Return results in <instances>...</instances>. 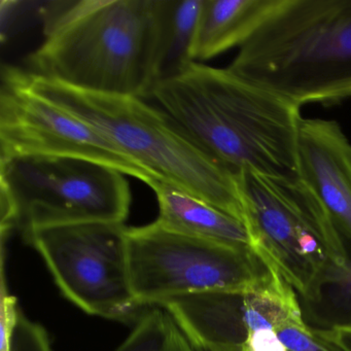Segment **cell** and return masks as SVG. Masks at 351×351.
I'll return each mask as SVG.
<instances>
[{"instance_id":"cell-8","label":"cell","mask_w":351,"mask_h":351,"mask_svg":"<svg viewBox=\"0 0 351 351\" xmlns=\"http://www.w3.org/2000/svg\"><path fill=\"white\" fill-rule=\"evenodd\" d=\"M63 295L92 315L127 322L141 307L129 275L124 223L88 221L24 233Z\"/></svg>"},{"instance_id":"cell-11","label":"cell","mask_w":351,"mask_h":351,"mask_svg":"<svg viewBox=\"0 0 351 351\" xmlns=\"http://www.w3.org/2000/svg\"><path fill=\"white\" fill-rule=\"evenodd\" d=\"M298 152L300 176L351 247L350 141L335 121L302 118Z\"/></svg>"},{"instance_id":"cell-10","label":"cell","mask_w":351,"mask_h":351,"mask_svg":"<svg viewBox=\"0 0 351 351\" xmlns=\"http://www.w3.org/2000/svg\"><path fill=\"white\" fill-rule=\"evenodd\" d=\"M159 306L196 351H244L258 330L306 326L297 293L278 272L252 289L178 295Z\"/></svg>"},{"instance_id":"cell-3","label":"cell","mask_w":351,"mask_h":351,"mask_svg":"<svg viewBox=\"0 0 351 351\" xmlns=\"http://www.w3.org/2000/svg\"><path fill=\"white\" fill-rule=\"evenodd\" d=\"M36 95L83 121L149 172L244 223L236 176L162 108L134 96L82 91L18 69Z\"/></svg>"},{"instance_id":"cell-15","label":"cell","mask_w":351,"mask_h":351,"mask_svg":"<svg viewBox=\"0 0 351 351\" xmlns=\"http://www.w3.org/2000/svg\"><path fill=\"white\" fill-rule=\"evenodd\" d=\"M343 265L330 263L308 295L300 297L302 317L308 328L322 332L351 328V247Z\"/></svg>"},{"instance_id":"cell-7","label":"cell","mask_w":351,"mask_h":351,"mask_svg":"<svg viewBox=\"0 0 351 351\" xmlns=\"http://www.w3.org/2000/svg\"><path fill=\"white\" fill-rule=\"evenodd\" d=\"M127 250L131 287L141 307L178 295L252 289L277 273L254 248L176 233L157 221L127 228Z\"/></svg>"},{"instance_id":"cell-1","label":"cell","mask_w":351,"mask_h":351,"mask_svg":"<svg viewBox=\"0 0 351 351\" xmlns=\"http://www.w3.org/2000/svg\"><path fill=\"white\" fill-rule=\"evenodd\" d=\"M196 145L234 176L300 178V106L229 69L193 62L151 96Z\"/></svg>"},{"instance_id":"cell-13","label":"cell","mask_w":351,"mask_h":351,"mask_svg":"<svg viewBox=\"0 0 351 351\" xmlns=\"http://www.w3.org/2000/svg\"><path fill=\"white\" fill-rule=\"evenodd\" d=\"M149 188L157 197L159 217L156 221L162 227L225 245L254 248L250 232L240 219L168 182L156 180Z\"/></svg>"},{"instance_id":"cell-17","label":"cell","mask_w":351,"mask_h":351,"mask_svg":"<svg viewBox=\"0 0 351 351\" xmlns=\"http://www.w3.org/2000/svg\"><path fill=\"white\" fill-rule=\"evenodd\" d=\"M277 336L289 351H347L332 332L313 330L307 326L279 328Z\"/></svg>"},{"instance_id":"cell-18","label":"cell","mask_w":351,"mask_h":351,"mask_svg":"<svg viewBox=\"0 0 351 351\" xmlns=\"http://www.w3.org/2000/svg\"><path fill=\"white\" fill-rule=\"evenodd\" d=\"M11 351H52V349L46 330L20 311L12 337Z\"/></svg>"},{"instance_id":"cell-20","label":"cell","mask_w":351,"mask_h":351,"mask_svg":"<svg viewBox=\"0 0 351 351\" xmlns=\"http://www.w3.org/2000/svg\"><path fill=\"white\" fill-rule=\"evenodd\" d=\"M332 334H334L337 341H338L347 351H351V328H348V330H334Z\"/></svg>"},{"instance_id":"cell-9","label":"cell","mask_w":351,"mask_h":351,"mask_svg":"<svg viewBox=\"0 0 351 351\" xmlns=\"http://www.w3.org/2000/svg\"><path fill=\"white\" fill-rule=\"evenodd\" d=\"M24 156L96 162L149 186L157 180L97 130L34 93L17 67L5 66L0 87V160Z\"/></svg>"},{"instance_id":"cell-14","label":"cell","mask_w":351,"mask_h":351,"mask_svg":"<svg viewBox=\"0 0 351 351\" xmlns=\"http://www.w3.org/2000/svg\"><path fill=\"white\" fill-rule=\"evenodd\" d=\"M202 3L203 0H155L157 83L176 77L194 62L193 45Z\"/></svg>"},{"instance_id":"cell-4","label":"cell","mask_w":351,"mask_h":351,"mask_svg":"<svg viewBox=\"0 0 351 351\" xmlns=\"http://www.w3.org/2000/svg\"><path fill=\"white\" fill-rule=\"evenodd\" d=\"M228 69L300 108L351 97V0H283Z\"/></svg>"},{"instance_id":"cell-6","label":"cell","mask_w":351,"mask_h":351,"mask_svg":"<svg viewBox=\"0 0 351 351\" xmlns=\"http://www.w3.org/2000/svg\"><path fill=\"white\" fill-rule=\"evenodd\" d=\"M125 174L73 158L24 156L0 160L1 237L14 228L124 223L131 204Z\"/></svg>"},{"instance_id":"cell-12","label":"cell","mask_w":351,"mask_h":351,"mask_svg":"<svg viewBox=\"0 0 351 351\" xmlns=\"http://www.w3.org/2000/svg\"><path fill=\"white\" fill-rule=\"evenodd\" d=\"M283 0H203L193 45L194 62L215 58L248 42Z\"/></svg>"},{"instance_id":"cell-19","label":"cell","mask_w":351,"mask_h":351,"mask_svg":"<svg viewBox=\"0 0 351 351\" xmlns=\"http://www.w3.org/2000/svg\"><path fill=\"white\" fill-rule=\"evenodd\" d=\"M1 301H0V351H11V341L19 317L17 299L8 293L5 271L1 264Z\"/></svg>"},{"instance_id":"cell-5","label":"cell","mask_w":351,"mask_h":351,"mask_svg":"<svg viewBox=\"0 0 351 351\" xmlns=\"http://www.w3.org/2000/svg\"><path fill=\"white\" fill-rule=\"evenodd\" d=\"M252 247L300 297L308 295L326 265H343L342 236L309 184L300 178L236 174Z\"/></svg>"},{"instance_id":"cell-16","label":"cell","mask_w":351,"mask_h":351,"mask_svg":"<svg viewBox=\"0 0 351 351\" xmlns=\"http://www.w3.org/2000/svg\"><path fill=\"white\" fill-rule=\"evenodd\" d=\"M116 351H196L165 309L147 310Z\"/></svg>"},{"instance_id":"cell-2","label":"cell","mask_w":351,"mask_h":351,"mask_svg":"<svg viewBox=\"0 0 351 351\" xmlns=\"http://www.w3.org/2000/svg\"><path fill=\"white\" fill-rule=\"evenodd\" d=\"M29 73L82 91L145 99L157 83L155 0H66L43 8Z\"/></svg>"}]
</instances>
